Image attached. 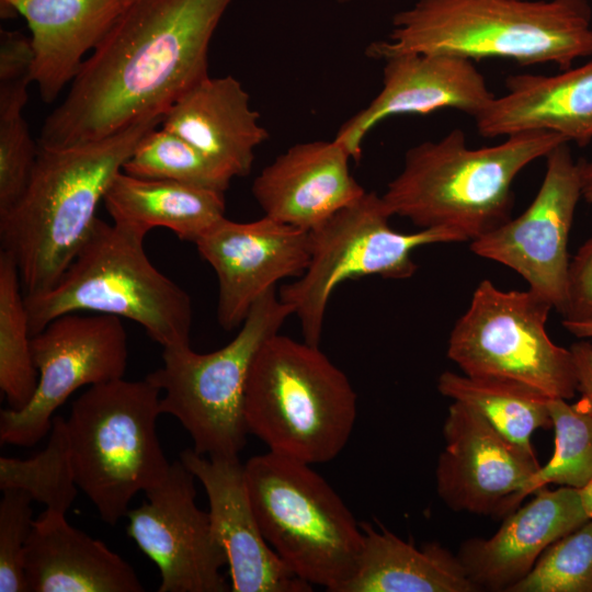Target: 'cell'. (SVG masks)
Wrapping results in <instances>:
<instances>
[{"label": "cell", "instance_id": "6", "mask_svg": "<svg viewBox=\"0 0 592 592\" xmlns=\"http://www.w3.org/2000/svg\"><path fill=\"white\" fill-rule=\"evenodd\" d=\"M145 237L96 218L60 278L24 296L32 335L69 312L123 317L140 325L163 349L190 345V295L148 259Z\"/></svg>", "mask_w": 592, "mask_h": 592}, {"label": "cell", "instance_id": "18", "mask_svg": "<svg viewBox=\"0 0 592 592\" xmlns=\"http://www.w3.org/2000/svg\"><path fill=\"white\" fill-rule=\"evenodd\" d=\"M202 483L209 502L212 530L224 548L234 592H310L265 540L252 510L238 456L197 454L179 458Z\"/></svg>", "mask_w": 592, "mask_h": 592}, {"label": "cell", "instance_id": "28", "mask_svg": "<svg viewBox=\"0 0 592 592\" xmlns=\"http://www.w3.org/2000/svg\"><path fill=\"white\" fill-rule=\"evenodd\" d=\"M24 292L14 261L0 253V388L12 410L33 398L38 383Z\"/></svg>", "mask_w": 592, "mask_h": 592}, {"label": "cell", "instance_id": "17", "mask_svg": "<svg viewBox=\"0 0 592 592\" xmlns=\"http://www.w3.org/2000/svg\"><path fill=\"white\" fill-rule=\"evenodd\" d=\"M383 88L371 103L348 119L333 138L353 160L366 135L399 114H429L455 109L476 118L496 98L473 60L451 54L403 53L384 59Z\"/></svg>", "mask_w": 592, "mask_h": 592}, {"label": "cell", "instance_id": "9", "mask_svg": "<svg viewBox=\"0 0 592 592\" xmlns=\"http://www.w3.org/2000/svg\"><path fill=\"white\" fill-rule=\"evenodd\" d=\"M291 315V307L273 288L254 303L239 332L221 349L206 354L190 345L163 349V365L146 378L163 391L161 413L182 424L197 454L234 457L244 448L249 434L244 395L251 365L262 344L278 333Z\"/></svg>", "mask_w": 592, "mask_h": 592}, {"label": "cell", "instance_id": "14", "mask_svg": "<svg viewBox=\"0 0 592 592\" xmlns=\"http://www.w3.org/2000/svg\"><path fill=\"white\" fill-rule=\"evenodd\" d=\"M194 475L179 459L167 477L127 512V535L158 567L159 592H227V556L208 512L195 503Z\"/></svg>", "mask_w": 592, "mask_h": 592}, {"label": "cell", "instance_id": "10", "mask_svg": "<svg viewBox=\"0 0 592 592\" xmlns=\"http://www.w3.org/2000/svg\"><path fill=\"white\" fill-rule=\"evenodd\" d=\"M391 216L382 195L366 191L309 231L307 269L278 291L281 300L298 318L305 342L319 346L328 303L342 282L368 275L410 278L418 269L411 257L414 249L467 241L448 228L398 232L389 225Z\"/></svg>", "mask_w": 592, "mask_h": 592}, {"label": "cell", "instance_id": "15", "mask_svg": "<svg viewBox=\"0 0 592 592\" xmlns=\"http://www.w3.org/2000/svg\"><path fill=\"white\" fill-rule=\"evenodd\" d=\"M436 491L454 511L505 516L520 504L525 482L540 467L534 449L505 439L481 414L453 401L443 425Z\"/></svg>", "mask_w": 592, "mask_h": 592}, {"label": "cell", "instance_id": "32", "mask_svg": "<svg viewBox=\"0 0 592 592\" xmlns=\"http://www.w3.org/2000/svg\"><path fill=\"white\" fill-rule=\"evenodd\" d=\"M30 79L0 82V216L24 193L36 162L38 144L23 110Z\"/></svg>", "mask_w": 592, "mask_h": 592}, {"label": "cell", "instance_id": "4", "mask_svg": "<svg viewBox=\"0 0 592 592\" xmlns=\"http://www.w3.org/2000/svg\"><path fill=\"white\" fill-rule=\"evenodd\" d=\"M563 143L569 141L557 133L528 130L470 149L455 128L410 148L382 197L392 216L420 229L448 228L475 240L511 219L512 183L520 171Z\"/></svg>", "mask_w": 592, "mask_h": 592}, {"label": "cell", "instance_id": "41", "mask_svg": "<svg viewBox=\"0 0 592 592\" xmlns=\"http://www.w3.org/2000/svg\"><path fill=\"white\" fill-rule=\"evenodd\" d=\"M12 0H0V16L2 20H9L16 16L11 7Z\"/></svg>", "mask_w": 592, "mask_h": 592}, {"label": "cell", "instance_id": "24", "mask_svg": "<svg viewBox=\"0 0 592 592\" xmlns=\"http://www.w3.org/2000/svg\"><path fill=\"white\" fill-rule=\"evenodd\" d=\"M32 592H143L133 567L103 542L71 526L66 514L45 510L26 545Z\"/></svg>", "mask_w": 592, "mask_h": 592}, {"label": "cell", "instance_id": "21", "mask_svg": "<svg viewBox=\"0 0 592 592\" xmlns=\"http://www.w3.org/2000/svg\"><path fill=\"white\" fill-rule=\"evenodd\" d=\"M135 0H12L30 29L32 81L45 103L72 82L84 56L114 27Z\"/></svg>", "mask_w": 592, "mask_h": 592}, {"label": "cell", "instance_id": "13", "mask_svg": "<svg viewBox=\"0 0 592 592\" xmlns=\"http://www.w3.org/2000/svg\"><path fill=\"white\" fill-rule=\"evenodd\" d=\"M545 158V177L528 207L471 240L470 250L519 273L528 289L562 314L570 264L568 241L582 197L580 168L569 143L558 145Z\"/></svg>", "mask_w": 592, "mask_h": 592}, {"label": "cell", "instance_id": "27", "mask_svg": "<svg viewBox=\"0 0 592 592\" xmlns=\"http://www.w3.org/2000/svg\"><path fill=\"white\" fill-rule=\"evenodd\" d=\"M437 389L477 411L505 439L526 449H533L531 436L537 429L551 428L549 397L525 384L446 371L437 378Z\"/></svg>", "mask_w": 592, "mask_h": 592}, {"label": "cell", "instance_id": "22", "mask_svg": "<svg viewBox=\"0 0 592 592\" xmlns=\"http://www.w3.org/2000/svg\"><path fill=\"white\" fill-rule=\"evenodd\" d=\"M249 100L235 77H207L164 113L160 126L185 139L232 179L246 177L257 147L270 137Z\"/></svg>", "mask_w": 592, "mask_h": 592}, {"label": "cell", "instance_id": "35", "mask_svg": "<svg viewBox=\"0 0 592 592\" xmlns=\"http://www.w3.org/2000/svg\"><path fill=\"white\" fill-rule=\"evenodd\" d=\"M562 321L592 322V236L570 260Z\"/></svg>", "mask_w": 592, "mask_h": 592}, {"label": "cell", "instance_id": "25", "mask_svg": "<svg viewBox=\"0 0 592 592\" xmlns=\"http://www.w3.org/2000/svg\"><path fill=\"white\" fill-rule=\"evenodd\" d=\"M363 548L353 576L338 592H475L457 556L439 543L418 549L380 526L360 523Z\"/></svg>", "mask_w": 592, "mask_h": 592}, {"label": "cell", "instance_id": "30", "mask_svg": "<svg viewBox=\"0 0 592 592\" xmlns=\"http://www.w3.org/2000/svg\"><path fill=\"white\" fill-rule=\"evenodd\" d=\"M122 171L138 178L171 180L221 193L228 190L232 180L194 146L160 125L138 141Z\"/></svg>", "mask_w": 592, "mask_h": 592}, {"label": "cell", "instance_id": "12", "mask_svg": "<svg viewBox=\"0 0 592 592\" xmlns=\"http://www.w3.org/2000/svg\"><path fill=\"white\" fill-rule=\"evenodd\" d=\"M38 372L35 394L21 410L0 413L1 443L30 447L53 424L54 412L82 386L122 379L128 361L127 334L119 317L69 312L32 335Z\"/></svg>", "mask_w": 592, "mask_h": 592}, {"label": "cell", "instance_id": "36", "mask_svg": "<svg viewBox=\"0 0 592 592\" xmlns=\"http://www.w3.org/2000/svg\"><path fill=\"white\" fill-rule=\"evenodd\" d=\"M34 65L31 38L20 31H0V82L30 79ZM33 82V81H32Z\"/></svg>", "mask_w": 592, "mask_h": 592}, {"label": "cell", "instance_id": "2", "mask_svg": "<svg viewBox=\"0 0 592 592\" xmlns=\"http://www.w3.org/2000/svg\"><path fill=\"white\" fill-rule=\"evenodd\" d=\"M161 122L160 116L145 118L76 146H38L24 193L0 216L1 251L14 261L24 296L41 294L60 278L88 239L112 180Z\"/></svg>", "mask_w": 592, "mask_h": 592}, {"label": "cell", "instance_id": "23", "mask_svg": "<svg viewBox=\"0 0 592 592\" xmlns=\"http://www.w3.org/2000/svg\"><path fill=\"white\" fill-rule=\"evenodd\" d=\"M505 88L475 118L482 137L548 130L580 147L591 143L592 60L551 76L511 75Z\"/></svg>", "mask_w": 592, "mask_h": 592}, {"label": "cell", "instance_id": "11", "mask_svg": "<svg viewBox=\"0 0 592 592\" xmlns=\"http://www.w3.org/2000/svg\"><path fill=\"white\" fill-rule=\"evenodd\" d=\"M551 308L531 289L505 292L483 280L451 332L447 356L465 375L511 379L569 400L577 392L573 360L546 332Z\"/></svg>", "mask_w": 592, "mask_h": 592}, {"label": "cell", "instance_id": "31", "mask_svg": "<svg viewBox=\"0 0 592 592\" xmlns=\"http://www.w3.org/2000/svg\"><path fill=\"white\" fill-rule=\"evenodd\" d=\"M555 452L525 482L519 501L549 483L582 489L592 480V415L577 403L549 398Z\"/></svg>", "mask_w": 592, "mask_h": 592}, {"label": "cell", "instance_id": "26", "mask_svg": "<svg viewBox=\"0 0 592 592\" xmlns=\"http://www.w3.org/2000/svg\"><path fill=\"white\" fill-rule=\"evenodd\" d=\"M113 224L146 237L164 227L195 243L225 217V193L171 180L138 178L119 171L103 198Z\"/></svg>", "mask_w": 592, "mask_h": 592}, {"label": "cell", "instance_id": "34", "mask_svg": "<svg viewBox=\"0 0 592 592\" xmlns=\"http://www.w3.org/2000/svg\"><path fill=\"white\" fill-rule=\"evenodd\" d=\"M0 500V592L29 591L26 545L34 525L32 497L24 490H2Z\"/></svg>", "mask_w": 592, "mask_h": 592}, {"label": "cell", "instance_id": "3", "mask_svg": "<svg viewBox=\"0 0 592 592\" xmlns=\"http://www.w3.org/2000/svg\"><path fill=\"white\" fill-rule=\"evenodd\" d=\"M403 53L566 70L592 56V10L588 0H418L394 15L387 39L366 48L382 60Z\"/></svg>", "mask_w": 592, "mask_h": 592}, {"label": "cell", "instance_id": "7", "mask_svg": "<svg viewBox=\"0 0 592 592\" xmlns=\"http://www.w3.org/2000/svg\"><path fill=\"white\" fill-rule=\"evenodd\" d=\"M160 392L147 378L90 386L66 419L76 483L110 525L169 473L157 435Z\"/></svg>", "mask_w": 592, "mask_h": 592}, {"label": "cell", "instance_id": "20", "mask_svg": "<svg viewBox=\"0 0 592 592\" xmlns=\"http://www.w3.org/2000/svg\"><path fill=\"white\" fill-rule=\"evenodd\" d=\"M350 159L334 139L296 144L254 179L252 195L265 216L310 231L366 192Z\"/></svg>", "mask_w": 592, "mask_h": 592}, {"label": "cell", "instance_id": "5", "mask_svg": "<svg viewBox=\"0 0 592 592\" xmlns=\"http://www.w3.org/2000/svg\"><path fill=\"white\" fill-rule=\"evenodd\" d=\"M357 417L348 376L319 346L276 333L258 351L244 395V419L270 452L309 465L335 458Z\"/></svg>", "mask_w": 592, "mask_h": 592}, {"label": "cell", "instance_id": "40", "mask_svg": "<svg viewBox=\"0 0 592 592\" xmlns=\"http://www.w3.org/2000/svg\"><path fill=\"white\" fill-rule=\"evenodd\" d=\"M581 501L588 516L592 517V480L582 489H579Z\"/></svg>", "mask_w": 592, "mask_h": 592}, {"label": "cell", "instance_id": "1", "mask_svg": "<svg viewBox=\"0 0 592 592\" xmlns=\"http://www.w3.org/2000/svg\"><path fill=\"white\" fill-rule=\"evenodd\" d=\"M231 1L135 0L84 59L38 146H76L163 117L209 77V43Z\"/></svg>", "mask_w": 592, "mask_h": 592}, {"label": "cell", "instance_id": "37", "mask_svg": "<svg viewBox=\"0 0 592 592\" xmlns=\"http://www.w3.org/2000/svg\"><path fill=\"white\" fill-rule=\"evenodd\" d=\"M572 354L577 392L581 398L576 402L592 415V343L581 340L570 346Z\"/></svg>", "mask_w": 592, "mask_h": 592}, {"label": "cell", "instance_id": "39", "mask_svg": "<svg viewBox=\"0 0 592 592\" xmlns=\"http://www.w3.org/2000/svg\"><path fill=\"white\" fill-rule=\"evenodd\" d=\"M562 326L567 329L568 332L573 334L579 339H591L592 338V322H568L562 321Z\"/></svg>", "mask_w": 592, "mask_h": 592}, {"label": "cell", "instance_id": "8", "mask_svg": "<svg viewBox=\"0 0 592 592\" xmlns=\"http://www.w3.org/2000/svg\"><path fill=\"white\" fill-rule=\"evenodd\" d=\"M244 478L270 547L301 580L338 592L363 548L361 525L341 497L311 465L270 451L248 459Z\"/></svg>", "mask_w": 592, "mask_h": 592}, {"label": "cell", "instance_id": "33", "mask_svg": "<svg viewBox=\"0 0 592 592\" xmlns=\"http://www.w3.org/2000/svg\"><path fill=\"white\" fill-rule=\"evenodd\" d=\"M508 592H592V517L551 544Z\"/></svg>", "mask_w": 592, "mask_h": 592}, {"label": "cell", "instance_id": "38", "mask_svg": "<svg viewBox=\"0 0 592 592\" xmlns=\"http://www.w3.org/2000/svg\"><path fill=\"white\" fill-rule=\"evenodd\" d=\"M580 180H581V192L582 197L592 204V159L591 160H580Z\"/></svg>", "mask_w": 592, "mask_h": 592}, {"label": "cell", "instance_id": "29", "mask_svg": "<svg viewBox=\"0 0 592 592\" xmlns=\"http://www.w3.org/2000/svg\"><path fill=\"white\" fill-rule=\"evenodd\" d=\"M0 488L26 491L47 510L66 514L78 494L66 419H53L46 447L29 459L0 457Z\"/></svg>", "mask_w": 592, "mask_h": 592}, {"label": "cell", "instance_id": "16", "mask_svg": "<svg viewBox=\"0 0 592 592\" xmlns=\"http://www.w3.org/2000/svg\"><path fill=\"white\" fill-rule=\"evenodd\" d=\"M195 246L217 275V320L227 331L278 281L303 275L310 260L309 231L265 215L249 223L224 217Z\"/></svg>", "mask_w": 592, "mask_h": 592}, {"label": "cell", "instance_id": "19", "mask_svg": "<svg viewBox=\"0 0 592 592\" xmlns=\"http://www.w3.org/2000/svg\"><path fill=\"white\" fill-rule=\"evenodd\" d=\"M589 519L579 489L544 487L524 506L505 515L491 537L464 542L457 557L478 591L508 592L551 544Z\"/></svg>", "mask_w": 592, "mask_h": 592}]
</instances>
